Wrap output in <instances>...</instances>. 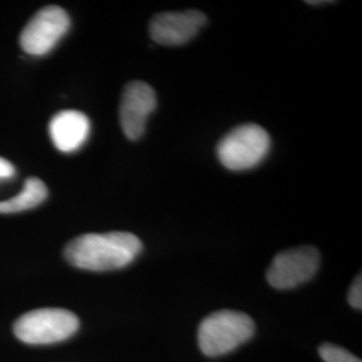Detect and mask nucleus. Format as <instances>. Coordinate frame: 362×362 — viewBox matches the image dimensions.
<instances>
[{
  "mask_svg": "<svg viewBox=\"0 0 362 362\" xmlns=\"http://www.w3.org/2000/svg\"><path fill=\"white\" fill-rule=\"evenodd\" d=\"M141 251L143 243L133 233H86L69 242L65 258L81 270L113 272L129 266Z\"/></svg>",
  "mask_w": 362,
  "mask_h": 362,
  "instance_id": "nucleus-1",
  "label": "nucleus"
},
{
  "mask_svg": "<svg viewBox=\"0 0 362 362\" xmlns=\"http://www.w3.org/2000/svg\"><path fill=\"white\" fill-rule=\"evenodd\" d=\"M254 332L255 324L245 313L216 311L206 317L199 326V346L208 357H219L247 342Z\"/></svg>",
  "mask_w": 362,
  "mask_h": 362,
  "instance_id": "nucleus-2",
  "label": "nucleus"
},
{
  "mask_svg": "<svg viewBox=\"0 0 362 362\" xmlns=\"http://www.w3.org/2000/svg\"><path fill=\"white\" fill-rule=\"evenodd\" d=\"M79 320L71 311L46 308L30 311L18 318L13 333L28 345H50L74 336Z\"/></svg>",
  "mask_w": 362,
  "mask_h": 362,
  "instance_id": "nucleus-3",
  "label": "nucleus"
},
{
  "mask_svg": "<svg viewBox=\"0 0 362 362\" xmlns=\"http://www.w3.org/2000/svg\"><path fill=\"white\" fill-rule=\"evenodd\" d=\"M270 136L257 124H245L227 133L216 148L219 161L230 170L255 168L269 155Z\"/></svg>",
  "mask_w": 362,
  "mask_h": 362,
  "instance_id": "nucleus-4",
  "label": "nucleus"
},
{
  "mask_svg": "<svg viewBox=\"0 0 362 362\" xmlns=\"http://www.w3.org/2000/svg\"><path fill=\"white\" fill-rule=\"evenodd\" d=\"M321 255L311 246L297 247L279 252L267 270V282L278 290H288L306 284L317 274Z\"/></svg>",
  "mask_w": 362,
  "mask_h": 362,
  "instance_id": "nucleus-5",
  "label": "nucleus"
},
{
  "mask_svg": "<svg viewBox=\"0 0 362 362\" xmlns=\"http://www.w3.org/2000/svg\"><path fill=\"white\" fill-rule=\"evenodd\" d=\"M70 16L58 6H47L35 13L21 34L22 49L31 55H46L65 37Z\"/></svg>",
  "mask_w": 362,
  "mask_h": 362,
  "instance_id": "nucleus-6",
  "label": "nucleus"
},
{
  "mask_svg": "<svg viewBox=\"0 0 362 362\" xmlns=\"http://www.w3.org/2000/svg\"><path fill=\"white\" fill-rule=\"evenodd\" d=\"M156 105V91L146 82L132 81L125 86L119 103V122L129 140L134 141L143 136Z\"/></svg>",
  "mask_w": 362,
  "mask_h": 362,
  "instance_id": "nucleus-7",
  "label": "nucleus"
},
{
  "mask_svg": "<svg viewBox=\"0 0 362 362\" xmlns=\"http://www.w3.org/2000/svg\"><path fill=\"white\" fill-rule=\"evenodd\" d=\"M206 23L207 16L194 10L158 13L151 21L149 34L158 45L180 46L194 38Z\"/></svg>",
  "mask_w": 362,
  "mask_h": 362,
  "instance_id": "nucleus-8",
  "label": "nucleus"
},
{
  "mask_svg": "<svg viewBox=\"0 0 362 362\" xmlns=\"http://www.w3.org/2000/svg\"><path fill=\"white\" fill-rule=\"evenodd\" d=\"M49 133L58 151L73 153L88 141L90 119L78 110H62L52 117L49 124Z\"/></svg>",
  "mask_w": 362,
  "mask_h": 362,
  "instance_id": "nucleus-9",
  "label": "nucleus"
},
{
  "mask_svg": "<svg viewBox=\"0 0 362 362\" xmlns=\"http://www.w3.org/2000/svg\"><path fill=\"white\" fill-rule=\"evenodd\" d=\"M49 194L46 184L38 177H28L23 189L8 200L0 202V214H18L38 207Z\"/></svg>",
  "mask_w": 362,
  "mask_h": 362,
  "instance_id": "nucleus-10",
  "label": "nucleus"
},
{
  "mask_svg": "<svg viewBox=\"0 0 362 362\" xmlns=\"http://www.w3.org/2000/svg\"><path fill=\"white\" fill-rule=\"evenodd\" d=\"M320 356L325 362H361L358 357L333 344H324L320 348Z\"/></svg>",
  "mask_w": 362,
  "mask_h": 362,
  "instance_id": "nucleus-11",
  "label": "nucleus"
},
{
  "mask_svg": "<svg viewBox=\"0 0 362 362\" xmlns=\"http://www.w3.org/2000/svg\"><path fill=\"white\" fill-rule=\"evenodd\" d=\"M348 300H349L351 308H354L356 310H361L362 309V281L361 275H358L354 282L351 284L349 288V294H348Z\"/></svg>",
  "mask_w": 362,
  "mask_h": 362,
  "instance_id": "nucleus-12",
  "label": "nucleus"
},
{
  "mask_svg": "<svg viewBox=\"0 0 362 362\" xmlns=\"http://www.w3.org/2000/svg\"><path fill=\"white\" fill-rule=\"evenodd\" d=\"M13 175H15V167L13 164L0 157V180H7V179H13Z\"/></svg>",
  "mask_w": 362,
  "mask_h": 362,
  "instance_id": "nucleus-13",
  "label": "nucleus"
},
{
  "mask_svg": "<svg viewBox=\"0 0 362 362\" xmlns=\"http://www.w3.org/2000/svg\"><path fill=\"white\" fill-rule=\"evenodd\" d=\"M308 4H313V6H317V4H326V3H332V1H306Z\"/></svg>",
  "mask_w": 362,
  "mask_h": 362,
  "instance_id": "nucleus-14",
  "label": "nucleus"
}]
</instances>
